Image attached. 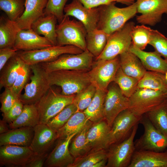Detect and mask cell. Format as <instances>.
I'll use <instances>...</instances> for the list:
<instances>
[{"label":"cell","mask_w":167,"mask_h":167,"mask_svg":"<svg viewBox=\"0 0 167 167\" xmlns=\"http://www.w3.org/2000/svg\"><path fill=\"white\" fill-rule=\"evenodd\" d=\"M83 111H77L57 131L58 139L66 138L80 131L89 121Z\"/></svg>","instance_id":"cell-34"},{"label":"cell","mask_w":167,"mask_h":167,"mask_svg":"<svg viewBox=\"0 0 167 167\" xmlns=\"http://www.w3.org/2000/svg\"><path fill=\"white\" fill-rule=\"evenodd\" d=\"M137 88L160 91L167 93V81L165 74L153 71H146L139 80Z\"/></svg>","instance_id":"cell-35"},{"label":"cell","mask_w":167,"mask_h":167,"mask_svg":"<svg viewBox=\"0 0 167 167\" xmlns=\"http://www.w3.org/2000/svg\"><path fill=\"white\" fill-rule=\"evenodd\" d=\"M24 105L17 99L8 112L5 115H2L3 120L9 124L16 120L22 113Z\"/></svg>","instance_id":"cell-47"},{"label":"cell","mask_w":167,"mask_h":167,"mask_svg":"<svg viewBox=\"0 0 167 167\" xmlns=\"http://www.w3.org/2000/svg\"><path fill=\"white\" fill-rule=\"evenodd\" d=\"M129 51L139 58L146 70L164 74L167 71V60L162 58L155 51L146 52L139 49L132 44Z\"/></svg>","instance_id":"cell-24"},{"label":"cell","mask_w":167,"mask_h":167,"mask_svg":"<svg viewBox=\"0 0 167 167\" xmlns=\"http://www.w3.org/2000/svg\"><path fill=\"white\" fill-rule=\"evenodd\" d=\"M56 32L57 45H73L83 51L87 50L86 39L87 31L80 21L64 16L62 20L57 25Z\"/></svg>","instance_id":"cell-3"},{"label":"cell","mask_w":167,"mask_h":167,"mask_svg":"<svg viewBox=\"0 0 167 167\" xmlns=\"http://www.w3.org/2000/svg\"><path fill=\"white\" fill-rule=\"evenodd\" d=\"M116 2L98 7L100 17L97 28L109 35L122 28L137 13L135 2L123 8L117 6Z\"/></svg>","instance_id":"cell-1"},{"label":"cell","mask_w":167,"mask_h":167,"mask_svg":"<svg viewBox=\"0 0 167 167\" xmlns=\"http://www.w3.org/2000/svg\"><path fill=\"white\" fill-rule=\"evenodd\" d=\"M24 63L17 54L10 59L0 71V88H10L13 84Z\"/></svg>","instance_id":"cell-29"},{"label":"cell","mask_w":167,"mask_h":167,"mask_svg":"<svg viewBox=\"0 0 167 167\" xmlns=\"http://www.w3.org/2000/svg\"><path fill=\"white\" fill-rule=\"evenodd\" d=\"M0 9L10 20L16 21L25 9V0H0Z\"/></svg>","instance_id":"cell-40"},{"label":"cell","mask_w":167,"mask_h":167,"mask_svg":"<svg viewBox=\"0 0 167 167\" xmlns=\"http://www.w3.org/2000/svg\"><path fill=\"white\" fill-rule=\"evenodd\" d=\"M119 67V56L109 60H96L88 72L91 84L97 89L107 91Z\"/></svg>","instance_id":"cell-11"},{"label":"cell","mask_w":167,"mask_h":167,"mask_svg":"<svg viewBox=\"0 0 167 167\" xmlns=\"http://www.w3.org/2000/svg\"><path fill=\"white\" fill-rule=\"evenodd\" d=\"M85 7L92 8L109 4L113 2H117V0H78Z\"/></svg>","instance_id":"cell-50"},{"label":"cell","mask_w":167,"mask_h":167,"mask_svg":"<svg viewBox=\"0 0 167 167\" xmlns=\"http://www.w3.org/2000/svg\"><path fill=\"white\" fill-rule=\"evenodd\" d=\"M30 69V66L24 62L13 84L10 88L15 96L18 99L21 94L22 90L27 84Z\"/></svg>","instance_id":"cell-43"},{"label":"cell","mask_w":167,"mask_h":167,"mask_svg":"<svg viewBox=\"0 0 167 167\" xmlns=\"http://www.w3.org/2000/svg\"><path fill=\"white\" fill-rule=\"evenodd\" d=\"M165 79L167 81V71L165 74Z\"/></svg>","instance_id":"cell-53"},{"label":"cell","mask_w":167,"mask_h":167,"mask_svg":"<svg viewBox=\"0 0 167 167\" xmlns=\"http://www.w3.org/2000/svg\"><path fill=\"white\" fill-rule=\"evenodd\" d=\"M64 12V16L73 17L81 22L87 32L97 28L100 17L98 7L88 8L78 0H72L66 5Z\"/></svg>","instance_id":"cell-17"},{"label":"cell","mask_w":167,"mask_h":167,"mask_svg":"<svg viewBox=\"0 0 167 167\" xmlns=\"http://www.w3.org/2000/svg\"><path fill=\"white\" fill-rule=\"evenodd\" d=\"M135 23H126L121 28L109 35L106 45L96 60L113 59L129 50L132 44L131 33Z\"/></svg>","instance_id":"cell-7"},{"label":"cell","mask_w":167,"mask_h":167,"mask_svg":"<svg viewBox=\"0 0 167 167\" xmlns=\"http://www.w3.org/2000/svg\"><path fill=\"white\" fill-rule=\"evenodd\" d=\"M149 44L155 51L167 60V38L156 30H152Z\"/></svg>","instance_id":"cell-44"},{"label":"cell","mask_w":167,"mask_h":167,"mask_svg":"<svg viewBox=\"0 0 167 167\" xmlns=\"http://www.w3.org/2000/svg\"><path fill=\"white\" fill-rule=\"evenodd\" d=\"M145 114L154 126L167 137V98L156 108Z\"/></svg>","instance_id":"cell-36"},{"label":"cell","mask_w":167,"mask_h":167,"mask_svg":"<svg viewBox=\"0 0 167 167\" xmlns=\"http://www.w3.org/2000/svg\"><path fill=\"white\" fill-rule=\"evenodd\" d=\"M88 72L62 70L48 73L51 86H59L62 94L71 95L76 94L91 84Z\"/></svg>","instance_id":"cell-2"},{"label":"cell","mask_w":167,"mask_h":167,"mask_svg":"<svg viewBox=\"0 0 167 167\" xmlns=\"http://www.w3.org/2000/svg\"><path fill=\"white\" fill-rule=\"evenodd\" d=\"M77 111V107L72 103L65 107L47 124L51 129L57 131L64 125L70 118Z\"/></svg>","instance_id":"cell-41"},{"label":"cell","mask_w":167,"mask_h":167,"mask_svg":"<svg viewBox=\"0 0 167 167\" xmlns=\"http://www.w3.org/2000/svg\"><path fill=\"white\" fill-rule=\"evenodd\" d=\"M35 154L29 147L12 145L1 146L0 166L26 167Z\"/></svg>","instance_id":"cell-16"},{"label":"cell","mask_w":167,"mask_h":167,"mask_svg":"<svg viewBox=\"0 0 167 167\" xmlns=\"http://www.w3.org/2000/svg\"><path fill=\"white\" fill-rule=\"evenodd\" d=\"M84 51L71 45H52L44 48L17 52V54L24 62L30 66L54 61L65 54H78Z\"/></svg>","instance_id":"cell-8"},{"label":"cell","mask_w":167,"mask_h":167,"mask_svg":"<svg viewBox=\"0 0 167 167\" xmlns=\"http://www.w3.org/2000/svg\"><path fill=\"white\" fill-rule=\"evenodd\" d=\"M141 118L135 115L128 109L120 113L114 119L110 128V146L126 139L134 127L139 123Z\"/></svg>","instance_id":"cell-15"},{"label":"cell","mask_w":167,"mask_h":167,"mask_svg":"<svg viewBox=\"0 0 167 167\" xmlns=\"http://www.w3.org/2000/svg\"><path fill=\"white\" fill-rule=\"evenodd\" d=\"M74 133L66 138L58 139L56 146L48 156L44 166L46 167H69L75 159L69 149V145Z\"/></svg>","instance_id":"cell-18"},{"label":"cell","mask_w":167,"mask_h":167,"mask_svg":"<svg viewBox=\"0 0 167 167\" xmlns=\"http://www.w3.org/2000/svg\"><path fill=\"white\" fill-rule=\"evenodd\" d=\"M48 152L41 154L35 153L26 167H42L44 166Z\"/></svg>","instance_id":"cell-49"},{"label":"cell","mask_w":167,"mask_h":167,"mask_svg":"<svg viewBox=\"0 0 167 167\" xmlns=\"http://www.w3.org/2000/svg\"><path fill=\"white\" fill-rule=\"evenodd\" d=\"M152 30L144 25H135L131 33L132 44L141 50L144 49L149 44Z\"/></svg>","instance_id":"cell-39"},{"label":"cell","mask_w":167,"mask_h":167,"mask_svg":"<svg viewBox=\"0 0 167 167\" xmlns=\"http://www.w3.org/2000/svg\"><path fill=\"white\" fill-rule=\"evenodd\" d=\"M138 124L133 128L129 135L120 142L111 144L107 150L106 167H128L135 151L134 140Z\"/></svg>","instance_id":"cell-10"},{"label":"cell","mask_w":167,"mask_h":167,"mask_svg":"<svg viewBox=\"0 0 167 167\" xmlns=\"http://www.w3.org/2000/svg\"><path fill=\"white\" fill-rule=\"evenodd\" d=\"M167 98L163 92L143 88H137L128 98V109L135 115L141 117L154 109Z\"/></svg>","instance_id":"cell-6"},{"label":"cell","mask_w":167,"mask_h":167,"mask_svg":"<svg viewBox=\"0 0 167 167\" xmlns=\"http://www.w3.org/2000/svg\"><path fill=\"white\" fill-rule=\"evenodd\" d=\"M107 91L97 89L91 103L83 111L88 120L93 123L105 119L104 104Z\"/></svg>","instance_id":"cell-33"},{"label":"cell","mask_w":167,"mask_h":167,"mask_svg":"<svg viewBox=\"0 0 167 167\" xmlns=\"http://www.w3.org/2000/svg\"><path fill=\"white\" fill-rule=\"evenodd\" d=\"M34 135L33 127H22L10 129L0 134V146L12 145L29 147Z\"/></svg>","instance_id":"cell-25"},{"label":"cell","mask_w":167,"mask_h":167,"mask_svg":"<svg viewBox=\"0 0 167 167\" xmlns=\"http://www.w3.org/2000/svg\"><path fill=\"white\" fill-rule=\"evenodd\" d=\"M17 51L14 48L0 49V71L10 59L17 54Z\"/></svg>","instance_id":"cell-48"},{"label":"cell","mask_w":167,"mask_h":167,"mask_svg":"<svg viewBox=\"0 0 167 167\" xmlns=\"http://www.w3.org/2000/svg\"><path fill=\"white\" fill-rule=\"evenodd\" d=\"M136 20L141 24L154 26L160 22L164 14H167V0H136Z\"/></svg>","instance_id":"cell-13"},{"label":"cell","mask_w":167,"mask_h":167,"mask_svg":"<svg viewBox=\"0 0 167 167\" xmlns=\"http://www.w3.org/2000/svg\"><path fill=\"white\" fill-rule=\"evenodd\" d=\"M0 99L1 104L0 110L2 113V115H5L19 99L15 96L10 88H6L0 95Z\"/></svg>","instance_id":"cell-46"},{"label":"cell","mask_w":167,"mask_h":167,"mask_svg":"<svg viewBox=\"0 0 167 167\" xmlns=\"http://www.w3.org/2000/svg\"><path fill=\"white\" fill-rule=\"evenodd\" d=\"M53 45L45 37L35 32L31 28L20 30L13 47L17 51H31Z\"/></svg>","instance_id":"cell-21"},{"label":"cell","mask_w":167,"mask_h":167,"mask_svg":"<svg viewBox=\"0 0 167 167\" xmlns=\"http://www.w3.org/2000/svg\"><path fill=\"white\" fill-rule=\"evenodd\" d=\"M109 36L104 31L97 28L88 32L86 39L87 50L94 57H98L104 49Z\"/></svg>","instance_id":"cell-32"},{"label":"cell","mask_w":167,"mask_h":167,"mask_svg":"<svg viewBox=\"0 0 167 167\" xmlns=\"http://www.w3.org/2000/svg\"><path fill=\"white\" fill-rule=\"evenodd\" d=\"M128 107V98L123 95L118 85L115 83L110 86L105 96L104 114V119L110 127L117 116Z\"/></svg>","instance_id":"cell-14"},{"label":"cell","mask_w":167,"mask_h":167,"mask_svg":"<svg viewBox=\"0 0 167 167\" xmlns=\"http://www.w3.org/2000/svg\"><path fill=\"white\" fill-rule=\"evenodd\" d=\"M119 58L120 67L129 76L139 80L147 71L139 58L129 50L120 54Z\"/></svg>","instance_id":"cell-27"},{"label":"cell","mask_w":167,"mask_h":167,"mask_svg":"<svg viewBox=\"0 0 167 167\" xmlns=\"http://www.w3.org/2000/svg\"><path fill=\"white\" fill-rule=\"evenodd\" d=\"M144 128L143 134L134 142L135 151L162 152L167 149V137L159 131L146 115L139 121Z\"/></svg>","instance_id":"cell-12"},{"label":"cell","mask_w":167,"mask_h":167,"mask_svg":"<svg viewBox=\"0 0 167 167\" xmlns=\"http://www.w3.org/2000/svg\"><path fill=\"white\" fill-rule=\"evenodd\" d=\"M93 57L87 50L78 54H64L54 61L40 64L48 73L62 70L88 71L92 67Z\"/></svg>","instance_id":"cell-9"},{"label":"cell","mask_w":167,"mask_h":167,"mask_svg":"<svg viewBox=\"0 0 167 167\" xmlns=\"http://www.w3.org/2000/svg\"><path fill=\"white\" fill-rule=\"evenodd\" d=\"M33 128L34 136L29 147L36 154L48 152L58 139L57 131L51 129L47 124L40 123Z\"/></svg>","instance_id":"cell-20"},{"label":"cell","mask_w":167,"mask_h":167,"mask_svg":"<svg viewBox=\"0 0 167 167\" xmlns=\"http://www.w3.org/2000/svg\"><path fill=\"white\" fill-rule=\"evenodd\" d=\"M30 66L33 73L31 81L26 85L24 93L19 98L24 105H36L51 86L48 72L40 64Z\"/></svg>","instance_id":"cell-4"},{"label":"cell","mask_w":167,"mask_h":167,"mask_svg":"<svg viewBox=\"0 0 167 167\" xmlns=\"http://www.w3.org/2000/svg\"><path fill=\"white\" fill-rule=\"evenodd\" d=\"M136 0H117V2L129 6L135 2Z\"/></svg>","instance_id":"cell-52"},{"label":"cell","mask_w":167,"mask_h":167,"mask_svg":"<svg viewBox=\"0 0 167 167\" xmlns=\"http://www.w3.org/2000/svg\"><path fill=\"white\" fill-rule=\"evenodd\" d=\"M110 128L105 119L93 123L87 136V143L90 152L108 149L110 146Z\"/></svg>","instance_id":"cell-19"},{"label":"cell","mask_w":167,"mask_h":167,"mask_svg":"<svg viewBox=\"0 0 167 167\" xmlns=\"http://www.w3.org/2000/svg\"><path fill=\"white\" fill-rule=\"evenodd\" d=\"M40 123V117L36 105H24L23 111L18 118L9 124L10 129L22 127H34Z\"/></svg>","instance_id":"cell-31"},{"label":"cell","mask_w":167,"mask_h":167,"mask_svg":"<svg viewBox=\"0 0 167 167\" xmlns=\"http://www.w3.org/2000/svg\"><path fill=\"white\" fill-rule=\"evenodd\" d=\"M97 88L90 84L75 95L73 103L78 111H84L89 105L96 93Z\"/></svg>","instance_id":"cell-42"},{"label":"cell","mask_w":167,"mask_h":167,"mask_svg":"<svg viewBox=\"0 0 167 167\" xmlns=\"http://www.w3.org/2000/svg\"><path fill=\"white\" fill-rule=\"evenodd\" d=\"M93 123L89 120L83 128L72 139L69 149L75 159L84 156L90 152L87 143V136L88 131Z\"/></svg>","instance_id":"cell-30"},{"label":"cell","mask_w":167,"mask_h":167,"mask_svg":"<svg viewBox=\"0 0 167 167\" xmlns=\"http://www.w3.org/2000/svg\"><path fill=\"white\" fill-rule=\"evenodd\" d=\"M21 29L16 21L0 16V49L13 48L18 32Z\"/></svg>","instance_id":"cell-28"},{"label":"cell","mask_w":167,"mask_h":167,"mask_svg":"<svg viewBox=\"0 0 167 167\" xmlns=\"http://www.w3.org/2000/svg\"><path fill=\"white\" fill-rule=\"evenodd\" d=\"M107 149L90 151L85 155L75 159L69 167H92L99 161L107 159Z\"/></svg>","instance_id":"cell-38"},{"label":"cell","mask_w":167,"mask_h":167,"mask_svg":"<svg viewBox=\"0 0 167 167\" xmlns=\"http://www.w3.org/2000/svg\"><path fill=\"white\" fill-rule=\"evenodd\" d=\"M57 19L52 14L44 15L36 20L31 28L39 35L45 37L53 45H57L56 27Z\"/></svg>","instance_id":"cell-26"},{"label":"cell","mask_w":167,"mask_h":167,"mask_svg":"<svg viewBox=\"0 0 167 167\" xmlns=\"http://www.w3.org/2000/svg\"><path fill=\"white\" fill-rule=\"evenodd\" d=\"M128 167H167V149L160 152L135 151Z\"/></svg>","instance_id":"cell-22"},{"label":"cell","mask_w":167,"mask_h":167,"mask_svg":"<svg viewBox=\"0 0 167 167\" xmlns=\"http://www.w3.org/2000/svg\"><path fill=\"white\" fill-rule=\"evenodd\" d=\"M166 96H167V93H166Z\"/></svg>","instance_id":"cell-54"},{"label":"cell","mask_w":167,"mask_h":167,"mask_svg":"<svg viewBox=\"0 0 167 167\" xmlns=\"http://www.w3.org/2000/svg\"><path fill=\"white\" fill-rule=\"evenodd\" d=\"M68 0H48L44 10V15L52 14L57 18L58 23L63 19L64 10Z\"/></svg>","instance_id":"cell-45"},{"label":"cell","mask_w":167,"mask_h":167,"mask_svg":"<svg viewBox=\"0 0 167 167\" xmlns=\"http://www.w3.org/2000/svg\"><path fill=\"white\" fill-rule=\"evenodd\" d=\"M10 129L9 124L3 119L0 120V134L6 133Z\"/></svg>","instance_id":"cell-51"},{"label":"cell","mask_w":167,"mask_h":167,"mask_svg":"<svg viewBox=\"0 0 167 167\" xmlns=\"http://www.w3.org/2000/svg\"><path fill=\"white\" fill-rule=\"evenodd\" d=\"M51 86L36 105L40 123L47 124L65 107L73 103L75 95H65L54 90Z\"/></svg>","instance_id":"cell-5"},{"label":"cell","mask_w":167,"mask_h":167,"mask_svg":"<svg viewBox=\"0 0 167 167\" xmlns=\"http://www.w3.org/2000/svg\"><path fill=\"white\" fill-rule=\"evenodd\" d=\"M139 81L137 79L125 73L120 67L113 80L118 85L123 95L128 98L136 90Z\"/></svg>","instance_id":"cell-37"},{"label":"cell","mask_w":167,"mask_h":167,"mask_svg":"<svg viewBox=\"0 0 167 167\" xmlns=\"http://www.w3.org/2000/svg\"><path fill=\"white\" fill-rule=\"evenodd\" d=\"M48 0H25V9L16 21L21 29L31 28L32 24L44 15V10Z\"/></svg>","instance_id":"cell-23"}]
</instances>
